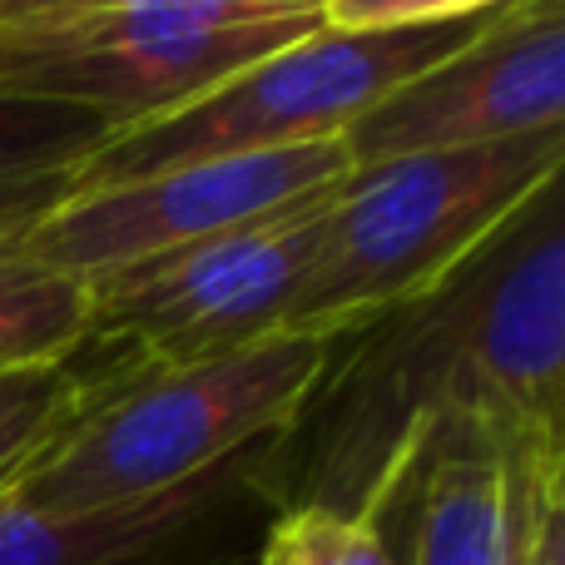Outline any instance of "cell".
<instances>
[{
	"label": "cell",
	"instance_id": "cell-11",
	"mask_svg": "<svg viewBox=\"0 0 565 565\" xmlns=\"http://www.w3.org/2000/svg\"><path fill=\"white\" fill-rule=\"evenodd\" d=\"M115 135L99 109L0 85V244H20L55 214Z\"/></svg>",
	"mask_w": 565,
	"mask_h": 565
},
{
	"label": "cell",
	"instance_id": "cell-7",
	"mask_svg": "<svg viewBox=\"0 0 565 565\" xmlns=\"http://www.w3.org/2000/svg\"><path fill=\"white\" fill-rule=\"evenodd\" d=\"M348 174L352 159L342 139L274 154L199 159L115 189L70 194L20 238V248L79 288H95L99 278H115L145 258L234 234L298 199L338 189Z\"/></svg>",
	"mask_w": 565,
	"mask_h": 565
},
{
	"label": "cell",
	"instance_id": "cell-13",
	"mask_svg": "<svg viewBox=\"0 0 565 565\" xmlns=\"http://www.w3.org/2000/svg\"><path fill=\"white\" fill-rule=\"evenodd\" d=\"M89 342V298L79 282L0 244V372L65 362Z\"/></svg>",
	"mask_w": 565,
	"mask_h": 565
},
{
	"label": "cell",
	"instance_id": "cell-4",
	"mask_svg": "<svg viewBox=\"0 0 565 565\" xmlns=\"http://www.w3.org/2000/svg\"><path fill=\"white\" fill-rule=\"evenodd\" d=\"M501 6L507 0H427V10L402 25H338L322 15L312 35L254 60L189 109L115 135L85 164L75 194L199 159L274 154L342 139L377 99L477 40Z\"/></svg>",
	"mask_w": 565,
	"mask_h": 565
},
{
	"label": "cell",
	"instance_id": "cell-16",
	"mask_svg": "<svg viewBox=\"0 0 565 565\" xmlns=\"http://www.w3.org/2000/svg\"><path fill=\"white\" fill-rule=\"evenodd\" d=\"M254 565H278V561H274V556H268V551H258V561H254Z\"/></svg>",
	"mask_w": 565,
	"mask_h": 565
},
{
	"label": "cell",
	"instance_id": "cell-14",
	"mask_svg": "<svg viewBox=\"0 0 565 565\" xmlns=\"http://www.w3.org/2000/svg\"><path fill=\"white\" fill-rule=\"evenodd\" d=\"M264 551L278 565H402L372 521L332 511H282Z\"/></svg>",
	"mask_w": 565,
	"mask_h": 565
},
{
	"label": "cell",
	"instance_id": "cell-1",
	"mask_svg": "<svg viewBox=\"0 0 565 565\" xmlns=\"http://www.w3.org/2000/svg\"><path fill=\"white\" fill-rule=\"evenodd\" d=\"M451 422L565 441L561 179L437 288L332 332L302 407L248 457V491L278 516L332 511L377 526Z\"/></svg>",
	"mask_w": 565,
	"mask_h": 565
},
{
	"label": "cell",
	"instance_id": "cell-6",
	"mask_svg": "<svg viewBox=\"0 0 565 565\" xmlns=\"http://www.w3.org/2000/svg\"><path fill=\"white\" fill-rule=\"evenodd\" d=\"M332 194L338 189H322L234 234L99 278L85 288L89 338L115 342L149 367L224 358L274 338L322 248Z\"/></svg>",
	"mask_w": 565,
	"mask_h": 565
},
{
	"label": "cell",
	"instance_id": "cell-10",
	"mask_svg": "<svg viewBox=\"0 0 565 565\" xmlns=\"http://www.w3.org/2000/svg\"><path fill=\"white\" fill-rule=\"evenodd\" d=\"M248 457L254 451L169 497L135 501V507L50 516V511L0 501V565H159L189 531L214 516L224 491L244 487Z\"/></svg>",
	"mask_w": 565,
	"mask_h": 565
},
{
	"label": "cell",
	"instance_id": "cell-2",
	"mask_svg": "<svg viewBox=\"0 0 565 565\" xmlns=\"http://www.w3.org/2000/svg\"><path fill=\"white\" fill-rule=\"evenodd\" d=\"M322 362L328 338L312 332H274L179 367L135 362L10 501L75 516L169 497L278 437L312 392Z\"/></svg>",
	"mask_w": 565,
	"mask_h": 565
},
{
	"label": "cell",
	"instance_id": "cell-5",
	"mask_svg": "<svg viewBox=\"0 0 565 565\" xmlns=\"http://www.w3.org/2000/svg\"><path fill=\"white\" fill-rule=\"evenodd\" d=\"M322 0H0V85L154 125L312 35Z\"/></svg>",
	"mask_w": 565,
	"mask_h": 565
},
{
	"label": "cell",
	"instance_id": "cell-3",
	"mask_svg": "<svg viewBox=\"0 0 565 565\" xmlns=\"http://www.w3.org/2000/svg\"><path fill=\"white\" fill-rule=\"evenodd\" d=\"M565 129L481 149L402 154L338 184L322 248L282 332L332 338L457 274L511 214L561 179Z\"/></svg>",
	"mask_w": 565,
	"mask_h": 565
},
{
	"label": "cell",
	"instance_id": "cell-15",
	"mask_svg": "<svg viewBox=\"0 0 565 565\" xmlns=\"http://www.w3.org/2000/svg\"><path fill=\"white\" fill-rule=\"evenodd\" d=\"M521 565H565V497H556V501H546V507H541Z\"/></svg>",
	"mask_w": 565,
	"mask_h": 565
},
{
	"label": "cell",
	"instance_id": "cell-12",
	"mask_svg": "<svg viewBox=\"0 0 565 565\" xmlns=\"http://www.w3.org/2000/svg\"><path fill=\"white\" fill-rule=\"evenodd\" d=\"M135 362V352L89 338L65 362L0 372V501L15 497L20 481L75 431V422Z\"/></svg>",
	"mask_w": 565,
	"mask_h": 565
},
{
	"label": "cell",
	"instance_id": "cell-9",
	"mask_svg": "<svg viewBox=\"0 0 565 565\" xmlns=\"http://www.w3.org/2000/svg\"><path fill=\"white\" fill-rule=\"evenodd\" d=\"M565 497V441L451 422L377 521L402 565H521L541 507Z\"/></svg>",
	"mask_w": 565,
	"mask_h": 565
},
{
	"label": "cell",
	"instance_id": "cell-8",
	"mask_svg": "<svg viewBox=\"0 0 565 565\" xmlns=\"http://www.w3.org/2000/svg\"><path fill=\"white\" fill-rule=\"evenodd\" d=\"M565 129V6L507 0L477 40L441 55L342 135L352 169Z\"/></svg>",
	"mask_w": 565,
	"mask_h": 565
}]
</instances>
